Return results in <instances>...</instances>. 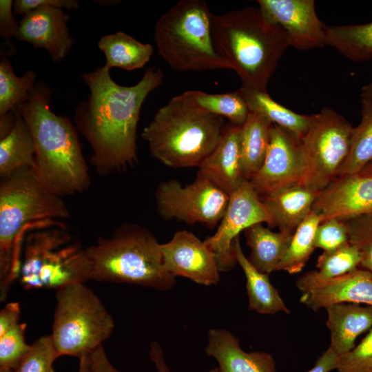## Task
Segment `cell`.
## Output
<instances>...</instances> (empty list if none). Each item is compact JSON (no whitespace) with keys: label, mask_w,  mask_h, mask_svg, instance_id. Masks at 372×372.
I'll return each mask as SVG.
<instances>
[{"label":"cell","mask_w":372,"mask_h":372,"mask_svg":"<svg viewBox=\"0 0 372 372\" xmlns=\"http://www.w3.org/2000/svg\"><path fill=\"white\" fill-rule=\"evenodd\" d=\"M18 279L27 290L85 283L90 280L85 248L65 225L32 230L23 242Z\"/></svg>","instance_id":"cell-8"},{"label":"cell","mask_w":372,"mask_h":372,"mask_svg":"<svg viewBox=\"0 0 372 372\" xmlns=\"http://www.w3.org/2000/svg\"><path fill=\"white\" fill-rule=\"evenodd\" d=\"M26 323L19 322L0 335V368L13 370L31 348L25 342Z\"/></svg>","instance_id":"cell-37"},{"label":"cell","mask_w":372,"mask_h":372,"mask_svg":"<svg viewBox=\"0 0 372 372\" xmlns=\"http://www.w3.org/2000/svg\"><path fill=\"white\" fill-rule=\"evenodd\" d=\"M15 122L14 114L7 113L1 116L0 118V138L7 136L14 127Z\"/></svg>","instance_id":"cell-46"},{"label":"cell","mask_w":372,"mask_h":372,"mask_svg":"<svg viewBox=\"0 0 372 372\" xmlns=\"http://www.w3.org/2000/svg\"><path fill=\"white\" fill-rule=\"evenodd\" d=\"M312 209L321 214L322 222L344 221L372 211V174L337 177L320 193Z\"/></svg>","instance_id":"cell-16"},{"label":"cell","mask_w":372,"mask_h":372,"mask_svg":"<svg viewBox=\"0 0 372 372\" xmlns=\"http://www.w3.org/2000/svg\"><path fill=\"white\" fill-rule=\"evenodd\" d=\"M79 358L78 372H91L89 353L81 355Z\"/></svg>","instance_id":"cell-47"},{"label":"cell","mask_w":372,"mask_h":372,"mask_svg":"<svg viewBox=\"0 0 372 372\" xmlns=\"http://www.w3.org/2000/svg\"><path fill=\"white\" fill-rule=\"evenodd\" d=\"M20 304L17 302L7 303L0 311V335L19 323Z\"/></svg>","instance_id":"cell-42"},{"label":"cell","mask_w":372,"mask_h":372,"mask_svg":"<svg viewBox=\"0 0 372 372\" xmlns=\"http://www.w3.org/2000/svg\"><path fill=\"white\" fill-rule=\"evenodd\" d=\"M258 3L264 16L284 30L290 46L305 50L326 45L327 26L318 17L313 0H258Z\"/></svg>","instance_id":"cell-14"},{"label":"cell","mask_w":372,"mask_h":372,"mask_svg":"<svg viewBox=\"0 0 372 372\" xmlns=\"http://www.w3.org/2000/svg\"><path fill=\"white\" fill-rule=\"evenodd\" d=\"M353 128L331 107L311 115L308 130L301 138L299 185L320 193L338 176L349 152Z\"/></svg>","instance_id":"cell-10"},{"label":"cell","mask_w":372,"mask_h":372,"mask_svg":"<svg viewBox=\"0 0 372 372\" xmlns=\"http://www.w3.org/2000/svg\"><path fill=\"white\" fill-rule=\"evenodd\" d=\"M213 15L203 0H181L158 19L155 43L171 68L178 72L231 70L214 44Z\"/></svg>","instance_id":"cell-7"},{"label":"cell","mask_w":372,"mask_h":372,"mask_svg":"<svg viewBox=\"0 0 372 372\" xmlns=\"http://www.w3.org/2000/svg\"><path fill=\"white\" fill-rule=\"evenodd\" d=\"M165 269L173 276H183L204 285H216L220 270L214 253L193 233L176 231L167 242L161 244Z\"/></svg>","instance_id":"cell-15"},{"label":"cell","mask_w":372,"mask_h":372,"mask_svg":"<svg viewBox=\"0 0 372 372\" xmlns=\"http://www.w3.org/2000/svg\"><path fill=\"white\" fill-rule=\"evenodd\" d=\"M0 372H12V370L0 368Z\"/></svg>","instance_id":"cell-50"},{"label":"cell","mask_w":372,"mask_h":372,"mask_svg":"<svg viewBox=\"0 0 372 372\" xmlns=\"http://www.w3.org/2000/svg\"><path fill=\"white\" fill-rule=\"evenodd\" d=\"M326 45L353 61L372 58V21L363 24L327 26Z\"/></svg>","instance_id":"cell-30"},{"label":"cell","mask_w":372,"mask_h":372,"mask_svg":"<svg viewBox=\"0 0 372 372\" xmlns=\"http://www.w3.org/2000/svg\"><path fill=\"white\" fill-rule=\"evenodd\" d=\"M15 122L10 133L0 139V178L17 170L34 167L35 146L30 130L14 109Z\"/></svg>","instance_id":"cell-25"},{"label":"cell","mask_w":372,"mask_h":372,"mask_svg":"<svg viewBox=\"0 0 372 372\" xmlns=\"http://www.w3.org/2000/svg\"><path fill=\"white\" fill-rule=\"evenodd\" d=\"M272 123L258 114L249 113L240 125V149L245 178L249 180L265 158Z\"/></svg>","instance_id":"cell-29"},{"label":"cell","mask_w":372,"mask_h":372,"mask_svg":"<svg viewBox=\"0 0 372 372\" xmlns=\"http://www.w3.org/2000/svg\"><path fill=\"white\" fill-rule=\"evenodd\" d=\"M229 196L209 180L196 176L183 185L175 179L163 181L155 192L156 211L163 220L176 219L214 228L223 218Z\"/></svg>","instance_id":"cell-11"},{"label":"cell","mask_w":372,"mask_h":372,"mask_svg":"<svg viewBox=\"0 0 372 372\" xmlns=\"http://www.w3.org/2000/svg\"><path fill=\"white\" fill-rule=\"evenodd\" d=\"M98 45L105 56L103 67L107 70L112 68L128 71L142 68L154 54L152 45L143 43L123 32L101 37Z\"/></svg>","instance_id":"cell-27"},{"label":"cell","mask_w":372,"mask_h":372,"mask_svg":"<svg viewBox=\"0 0 372 372\" xmlns=\"http://www.w3.org/2000/svg\"><path fill=\"white\" fill-rule=\"evenodd\" d=\"M59 356L50 335H43L32 344L12 372H55L54 360Z\"/></svg>","instance_id":"cell-36"},{"label":"cell","mask_w":372,"mask_h":372,"mask_svg":"<svg viewBox=\"0 0 372 372\" xmlns=\"http://www.w3.org/2000/svg\"><path fill=\"white\" fill-rule=\"evenodd\" d=\"M56 300L50 336L59 357L90 353L112 335V317L85 283L59 287Z\"/></svg>","instance_id":"cell-9"},{"label":"cell","mask_w":372,"mask_h":372,"mask_svg":"<svg viewBox=\"0 0 372 372\" xmlns=\"http://www.w3.org/2000/svg\"><path fill=\"white\" fill-rule=\"evenodd\" d=\"M343 222L349 242L360 252V267L372 272V211Z\"/></svg>","instance_id":"cell-35"},{"label":"cell","mask_w":372,"mask_h":372,"mask_svg":"<svg viewBox=\"0 0 372 372\" xmlns=\"http://www.w3.org/2000/svg\"><path fill=\"white\" fill-rule=\"evenodd\" d=\"M185 92L197 107L226 118L233 125H242L250 113L238 90L224 94H209L199 90H188Z\"/></svg>","instance_id":"cell-33"},{"label":"cell","mask_w":372,"mask_h":372,"mask_svg":"<svg viewBox=\"0 0 372 372\" xmlns=\"http://www.w3.org/2000/svg\"><path fill=\"white\" fill-rule=\"evenodd\" d=\"M360 96L361 99L372 101V79L368 84L362 87Z\"/></svg>","instance_id":"cell-48"},{"label":"cell","mask_w":372,"mask_h":372,"mask_svg":"<svg viewBox=\"0 0 372 372\" xmlns=\"http://www.w3.org/2000/svg\"><path fill=\"white\" fill-rule=\"evenodd\" d=\"M361 104V121L353 128L349 152L338 176L359 174L372 163V101L362 99Z\"/></svg>","instance_id":"cell-31"},{"label":"cell","mask_w":372,"mask_h":372,"mask_svg":"<svg viewBox=\"0 0 372 372\" xmlns=\"http://www.w3.org/2000/svg\"><path fill=\"white\" fill-rule=\"evenodd\" d=\"M198 169V176L209 180L229 196L247 180L242 163L240 125H226L219 142Z\"/></svg>","instance_id":"cell-18"},{"label":"cell","mask_w":372,"mask_h":372,"mask_svg":"<svg viewBox=\"0 0 372 372\" xmlns=\"http://www.w3.org/2000/svg\"><path fill=\"white\" fill-rule=\"evenodd\" d=\"M320 192L300 185L261 197L273 222L280 231L293 234L311 211Z\"/></svg>","instance_id":"cell-22"},{"label":"cell","mask_w":372,"mask_h":372,"mask_svg":"<svg viewBox=\"0 0 372 372\" xmlns=\"http://www.w3.org/2000/svg\"><path fill=\"white\" fill-rule=\"evenodd\" d=\"M358 250L349 242L318 256L316 268L300 276L296 280L298 289L306 293L321 283L352 271L360 265Z\"/></svg>","instance_id":"cell-26"},{"label":"cell","mask_w":372,"mask_h":372,"mask_svg":"<svg viewBox=\"0 0 372 372\" xmlns=\"http://www.w3.org/2000/svg\"><path fill=\"white\" fill-rule=\"evenodd\" d=\"M338 372H372V328L349 352L339 356Z\"/></svg>","instance_id":"cell-38"},{"label":"cell","mask_w":372,"mask_h":372,"mask_svg":"<svg viewBox=\"0 0 372 372\" xmlns=\"http://www.w3.org/2000/svg\"><path fill=\"white\" fill-rule=\"evenodd\" d=\"M37 74L28 70L22 76H17L10 61L1 58L0 62V115L13 110L25 101L34 86Z\"/></svg>","instance_id":"cell-34"},{"label":"cell","mask_w":372,"mask_h":372,"mask_svg":"<svg viewBox=\"0 0 372 372\" xmlns=\"http://www.w3.org/2000/svg\"><path fill=\"white\" fill-rule=\"evenodd\" d=\"M209 372H211V371H210Z\"/></svg>","instance_id":"cell-52"},{"label":"cell","mask_w":372,"mask_h":372,"mask_svg":"<svg viewBox=\"0 0 372 372\" xmlns=\"http://www.w3.org/2000/svg\"><path fill=\"white\" fill-rule=\"evenodd\" d=\"M149 355L154 362L157 372H170L163 353L160 344L153 341L150 344Z\"/></svg>","instance_id":"cell-45"},{"label":"cell","mask_w":372,"mask_h":372,"mask_svg":"<svg viewBox=\"0 0 372 372\" xmlns=\"http://www.w3.org/2000/svg\"><path fill=\"white\" fill-rule=\"evenodd\" d=\"M338 359L339 355L329 347L307 372H331L337 369Z\"/></svg>","instance_id":"cell-44"},{"label":"cell","mask_w":372,"mask_h":372,"mask_svg":"<svg viewBox=\"0 0 372 372\" xmlns=\"http://www.w3.org/2000/svg\"><path fill=\"white\" fill-rule=\"evenodd\" d=\"M91 372H119L108 360L103 345L89 353Z\"/></svg>","instance_id":"cell-43"},{"label":"cell","mask_w":372,"mask_h":372,"mask_svg":"<svg viewBox=\"0 0 372 372\" xmlns=\"http://www.w3.org/2000/svg\"><path fill=\"white\" fill-rule=\"evenodd\" d=\"M225 127L224 118L199 108L185 92L158 109L141 136L150 154L166 166L198 167L215 148Z\"/></svg>","instance_id":"cell-5"},{"label":"cell","mask_w":372,"mask_h":372,"mask_svg":"<svg viewBox=\"0 0 372 372\" xmlns=\"http://www.w3.org/2000/svg\"><path fill=\"white\" fill-rule=\"evenodd\" d=\"M214 44L242 81V86L267 92L269 81L290 46L284 30L258 7L213 15Z\"/></svg>","instance_id":"cell-4"},{"label":"cell","mask_w":372,"mask_h":372,"mask_svg":"<svg viewBox=\"0 0 372 372\" xmlns=\"http://www.w3.org/2000/svg\"><path fill=\"white\" fill-rule=\"evenodd\" d=\"M325 309L330 332L329 347L339 356L353 349L357 338L372 328V306L342 303Z\"/></svg>","instance_id":"cell-21"},{"label":"cell","mask_w":372,"mask_h":372,"mask_svg":"<svg viewBox=\"0 0 372 372\" xmlns=\"http://www.w3.org/2000/svg\"><path fill=\"white\" fill-rule=\"evenodd\" d=\"M348 242L347 227L340 220L333 218L324 220L320 223L316 229L314 247L323 251L333 250Z\"/></svg>","instance_id":"cell-39"},{"label":"cell","mask_w":372,"mask_h":372,"mask_svg":"<svg viewBox=\"0 0 372 372\" xmlns=\"http://www.w3.org/2000/svg\"><path fill=\"white\" fill-rule=\"evenodd\" d=\"M233 252L245 276L249 309L261 314L279 312L289 314V309L270 282L269 275L257 270L248 260L241 247L239 236L233 242Z\"/></svg>","instance_id":"cell-23"},{"label":"cell","mask_w":372,"mask_h":372,"mask_svg":"<svg viewBox=\"0 0 372 372\" xmlns=\"http://www.w3.org/2000/svg\"><path fill=\"white\" fill-rule=\"evenodd\" d=\"M205 351L218 363V372H277L270 353L245 351L238 339L225 329L209 331Z\"/></svg>","instance_id":"cell-20"},{"label":"cell","mask_w":372,"mask_h":372,"mask_svg":"<svg viewBox=\"0 0 372 372\" xmlns=\"http://www.w3.org/2000/svg\"><path fill=\"white\" fill-rule=\"evenodd\" d=\"M360 173L366 174H372V163L364 169Z\"/></svg>","instance_id":"cell-49"},{"label":"cell","mask_w":372,"mask_h":372,"mask_svg":"<svg viewBox=\"0 0 372 372\" xmlns=\"http://www.w3.org/2000/svg\"><path fill=\"white\" fill-rule=\"evenodd\" d=\"M85 251L90 280L160 291L169 290L176 283V277L164 267L161 244L149 230L139 225L123 224Z\"/></svg>","instance_id":"cell-6"},{"label":"cell","mask_w":372,"mask_h":372,"mask_svg":"<svg viewBox=\"0 0 372 372\" xmlns=\"http://www.w3.org/2000/svg\"><path fill=\"white\" fill-rule=\"evenodd\" d=\"M244 233L251 250L247 258L249 262L257 270L267 275L278 271L293 234L282 231H273L262 223L249 227Z\"/></svg>","instance_id":"cell-24"},{"label":"cell","mask_w":372,"mask_h":372,"mask_svg":"<svg viewBox=\"0 0 372 372\" xmlns=\"http://www.w3.org/2000/svg\"><path fill=\"white\" fill-rule=\"evenodd\" d=\"M238 92L245 101L251 112L260 114L272 124L287 129L302 138L308 130L311 115L298 114L279 104L268 94L241 86Z\"/></svg>","instance_id":"cell-28"},{"label":"cell","mask_w":372,"mask_h":372,"mask_svg":"<svg viewBox=\"0 0 372 372\" xmlns=\"http://www.w3.org/2000/svg\"><path fill=\"white\" fill-rule=\"evenodd\" d=\"M300 301L315 311L342 303L372 306V272L358 267L302 293Z\"/></svg>","instance_id":"cell-19"},{"label":"cell","mask_w":372,"mask_h":372,"mask_svg":"<svg viewBox=\"0 0 372 372\" xmlns=\"http://www.w3.org/2000/svg\"><path fill=\"white\" fill-rule=\"evenodd\" d=\"M322 220L321 214L312 209L293 232L278 271L282 270L289 274L302 271L316 249L315 234Z\"/></svg>","instance_id":"cell-32"},{"label":"cell","mask_w":372,"mask_h":372,"mask_svg":"<svg viewBox=\"0 0 372 372\" xmlns=\"http://www.w3.org/2000/svg\"><path fill=\"white\" fill-rule=\"evenodd\" d=\"M69 19L61 8H38L24 14L16 38L36 48L45 49L54 62L60 61L74 43L67 26Z\"/></svg>","instance_id":"cell-17"},{"label":"cell","mask_w":372,"mask_h":372,"mask_svg":"<svg viewBox=\"0 0 372 372\" xmlns=\"http://www.w3.org/2000/svg\"><path fill=\"white\" fill-rule=\"evenodd\" d=\"M90 94L77 107L75 123L90 145V162L101 176L125 170L138 161L136 132L143 103L163 80L161 68H148L132 86H122L103 67L83 75Z\"/></svg>","instance_id":"cell-1"},{"label":"cell","mask_w":372,"mask_h":372,"mask_svg":"<svg viewBox=\"0 0 372 372\" xmlns=\"http://www.w3.org/2000/svg\"><path fill=\"white\" fill-rule=\"evenodd\" d=\"M301 150L300 137L272 124L264 162L249 180L260 198L299 185L302 174Z\"/></svg>","instance_id":"cell-13"},{"label":"cell","mask_w":372,"mask_h":372,"mask_svg":"<svg viewBox=\"0 0 372 372\" xmlns=\"http://www.w3.org/2000/svg\"><path fill=\"white\" fill-rule=\"evenodd\" d=\"M51 90L43 82L34 85L28 99L14 109L32 133L34 146L33 172L49 192L65 197L86 192L91 185L88 165L77 128L50 107Z\"/></svg>","instance_id":"cell-2"},{"label":"cell","mask_w":372,"mask_h":372,"mask_svg":"<svg viewBox=\"0 0 372 372\" xmlns=\"http://www.w3.org/2000/svg\"><path fill=\"white\" fill-rule=\"evenodd\" d=\"M264 223L273 227L265 205L251 183L246 180L229 195L226 211L216 231L204 240L214 253L220 272L232 269L237 263L233 242L240 233L255 224Z\"/></svg>","instance_id":"cell-12"},{"label":"cell","mask_w":372,"mask_h":372,"mask_svg":"<svg viewBox=\"0 0 372 372\" xmlns=\"http://www.w3.org/2000/svg\"><path fill=\"white\" fill-rule=\"evenodd\" d=\"M211 372H218V368L211 369Z\"/></svg>","instance_id":"cell-51"},{"label":"cell","mask_w":372,"mask_h":372,"mask_svg":"<svg viewBox=\"0 0 372 372\" xmlns=\"http://www.w3.org/2000/svg\"><path fill=\"white\" fill-rule=\"evenodd\" d=\"M79 6V1L75 0H16L13 4V10L17 14H25L40 7L50 6L76 10Z\"/></svg>","instance_id":"cell-40"},{"label":"cell","mask_w":372,"mask_h":372,"mask_svg":"<svg viewBox=\"0 0 372 372\" xmlns=\"http://www.w3.org/2000/svg\"><path fill=\"white\" fill-rule=\"evenodd\" d=\"M70 216L63 198L44 188L32 168L16 171L0 183V291L5 300L18 279L23 242L30 231L64 226Z\"/></svg>","instance_id":"cell-3"},{"label":"cell","mask_w":372,"mask_h":372,"mask_svg":"<svg viewBox=\"0 0 372 372\" xmlns=\"http://www.w3.org/2000/svg\"><path fill=\"white\" fill-rule=\"evenodd\" d=\"M13 4L12 0L0 1V34L6 39L16 37L19 28L12 12Z\"/></svg>","instance_id":"cell-41"}]
</instances>
